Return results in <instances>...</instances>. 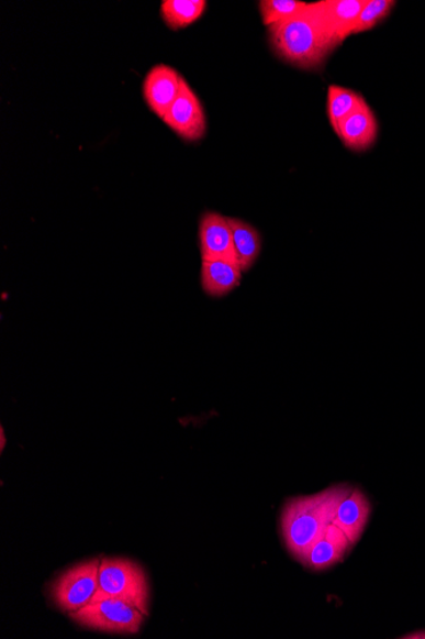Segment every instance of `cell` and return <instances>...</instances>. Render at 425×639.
Returning <instances> with one entry per match:
<instances>
[{"label":"cell","instance_id":"2e32d148","mask_svg":"<svg viewBox=\"0 0 425 639\" xmlns=\"http://www.w3.org/2000/svg\"><path fill=\"white\" fill-rule=\"evenodd\" d=\"M205 8V0H164L160 4V14L168 27L179 30L192 25L202 18Z\"/></svg>","mask_w":425,"mask_h":639},{"label":"cell","instance_id":"5bb4252c","mask_svg":"<svg viewBox=\"0 0 425 639\" xmlns=\"http://www.w3.org/2000/svg\"><path fill=\"white\" fill-rule=\"evenodd\" d=\"M232 233L238 265L243 273L254 266L261 251V238L259 231L250 223L236 218H230Z\"/></svg>","mask_w":425,"mask_h":639},{"label":"cell","instance_id":"e0dca14e","mask_svg":"<svg viewBox=\"0 0 425 639\" xmlns=\"http://www.w3.org/2000/svg\"><path fill=\"white\" fill-rule=\"evenodd\" d=\"M300 0H261L259 10L264 25L270 27L276 23L294 18L306 8Z\"/></svg>","mask_w":425,"mask_h":639},{"label":"cell","instance_id":"8992f818","mask_svg":"<svg viewBox=\"0 0 425 639\" xmlns=\"http://www.w3.org/2000/svg\"><path fill=\"white\" fill-rule=\"evenodd\" d=\"M164 122L182 140L195 142L204 137L206 131L204 109L186 79H182L181 92L167 111Z\"/></svg>","mask_w":425,"mask_h":639},{"label":"cell","instance_id":"277c9868","mask_svg":"<svg viewBox=\"0 0 425 639\" xmlns=\"http://www.w3.org/2000/svg\"><path fill=\"white\" fill-rule=\"evenodd\" d=\"M99 590L120 598L146 617L149 615V582L143 566L126 558H101Z\"/></svg>","mask_w":425,"mask_h":639},{"label":"cell","instance_id":"3957f363","mask_svg":"<svg viewBox=\"0 0 425 639\" xmlns=\"http://www.w3.org/2000/svg\"><path fill=\"white\" fill-rule=\"evenodd\" d=\"M69 618L79 627L98 632L134 636L141 632L147 617L133 605L98 590L92 601L69 614Z\"/></svg>","mask_w":425,"mask_h":639},{"label":"cell","instance_id":"7c38bea8","mask_svg":"<svg viewBox=\"0 0 425 639\" xmlns=\"http://www.w3.org/2000/svg\"><path fill=\"white\" fill-rule=\"evenodd\" d=\"M376 117L370 107L366 106L356 111L344 121L338 132L344 146L351 151H365L370 148L377 139Z\"/></svg>","mask_w":425,"mask_h":639},{"label":"cell","instance_id":"ba28073f","mask_svg":"<svg viewBox=\"0 0 425 639\" xmlns=\"http://www.w3.org/2000/svg\"><path fill=\"white\" fill-rule=\"evenodd\" d=\"M182 77L174 68L158 64L143 84L144 99L154 113L164 119L181 92Z\"/></svg>","mask_w":425,"mask_h":639},{"label":"cell","instance_id":"5b68a950","mask_svg":"<svg viewBox=\"0 0 425 639\" xmlns=\"http://www.w3.org/2000/svg\"><path fill=\"white\" fill-rule=\"evenodd\" d=\"M101 559L78 563L52 583V601L64 614L82 609L99 590Z\"/></svg>","mask_w":425,"mask_h":639},{"label":"cell","instance_id":"7a4b0ae2","mask_svg":"<svg viewBox=\"0 0 425 639\" xmlns=\"http://www.w3.org/2000/svg\"><path fill=\"white\" fill-rule=\"evenodd\" d=\"M348 485L288 499L280 516L284 546L297 562L302 563L312 546L334 521L336 508Z\"/></svg>","mask_w":425,"mask_h":639},{"label":"cell","instance_id":"9a60e30c","mask_svg":"<svg viewBox=\"0 0 425 639\" xmlns=\"http://www.w3.org/2000/svg\"><path fill=\"white\" fill-rule=\"evenodd\" d=\"M364 96L336 85L327 89V117L334 132H338L340 124L357 110L366 106Z\"/></svg>","mask_w":425,"mask_h":639},{"label":"cell","instance_id":"d6986e66","mask_svg":"<svg viewBox=\"0 0 425 639\" xmlns=\"http://www.w3.org/2000/svg\"><path fill=\"white\" fill-rule=\"evenodd\" d=\"M4 447H5V434H4V429H0V451H4Z\"/></svg>","mask_w":425,"mask_h":639},{"label":"cell","instance_id":"ffe728a7","mask_svg":"<svg viewBox=\"0 0 425 639\" xmlns=\"http://www.w3.org/2000/svg\"><path fill=\"white\" fill-rule=\"evenodd\" d=\"M403 638H425V630H421V632H414L412 635H406Z\"/></svg>","mask_w":425,"mask_h":639},{"label":"cell","instance_id":"52a82bcc","mask_svg":"<svg viewBox=\"0 0 425 639\" xmlns=\"http://www.w3.org/2000/svg\"><path fill=\"white\" fill-rule=\"evenodd\" d=\"M199 244L203 261H237L234 233L226 216L212 211L202 216L199 222Z\"/></svg>","mask_w":425,"mask_h":639},{"label":"cell","instance_id":"ac0fdd59","mask_svg":"<svg viewBox=\"0 0 425 639\" xmlns=\"http://www.w3.org/2000/svg\"><path fill=\"white\" fill-rule=\"evenodd\" d=\"M395 4L392 0H366L351 35L362 34V32L370 31L379 25L380 22L388 18Z\"/></svg>","mask_w":425,"mask_h":639},{"label":"cell","instance_id":"9c48e42d","mask_svg":"<svg viewBox=\"0 0 425 639\" xmlns=\"http://www.w3.org/2000/svg\"><path fill=\"white\" fill-rule=\"evenodd\" d=\"M372 514V505L359 487L348 485L344 493L333 525L347 535L353 546H356L366 530L368 519Z\"/></svg>","mask_w":425,"mask_h":639},{"label":"cell","instance_id":"6da1fadb","mask_svg":"<svg viewBox=\"0 0 425 639\" xmlns=\"http://www.w3.org/2000/svg\"><path fill=\"white\" fill-rule=\"evenodd\" d=\"M271 51L294 67L318 69L340 44L310 3L294 18L268 27Z\"/></svg>","mask_w":425,"mask_h":639},{"label":"cell","instance_id":"4fadbf2b","mask_svg":"<svg viewBox=\"0 0 425 639\" xmlns=\"http://www.w3.org/2000/svg\"><path fill=\"white\" fill-rule=\"evenodd\" d=\"M203 290L211 297H223L236 289L243 278L237 261L231 260H211L202 262Z\"/></svg>","mask_w":425,"mask_h":639},{"label":"cell","instance_id":"30bf717a","mask_svg":"<svg viewBox=\"0 0 425 639\" xmlns=\"http://www.w3.org/2000/svg\"><path fill=\"white\" fill-rule=\"evenodd\" d=\"M310 4L336 42L342 44L351 36L366 0H321Z\"/></svg>","mask_w":425,"mask_h":639},{"label":"cell","instance_id":"8fae6325","mask_svg":"<svg viewBox=\"0 0 425 639\" xmlns=\"http://www.w3.org/2000/svg\"><path fill=\"white\" fill-rule=\"evenodd\" d=\"M353 547L347 535L332 524L311 547L301 564L314 572L326 571L343 562Z\"/></svg>","mask_w":425,"mask_h":639}]
</instances>
